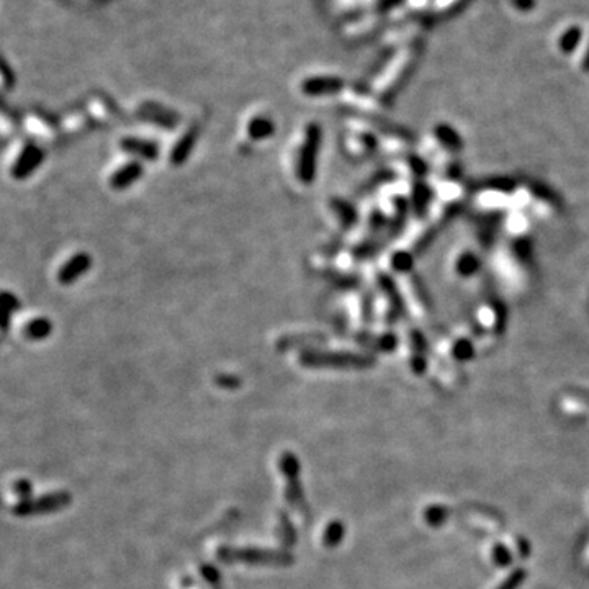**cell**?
Wrapping results in <instances>:
<instances>
[{"instance_id": "1", "label": "cell", "mask_w": 589, "mask_h": 589, "mask_svg": "<svg viewBox=\"0 0 589 589\" xmlns=\"http://www.w3.org/2000/svg\"><path fill=\"white\" fill-rule=\"evenodd\" d=\"M319 128L316 125H311L306 130L303 144L300 149L298 158V177L305 183H310L316 174V155L319 148Z\"/></svg>"}, {"instance_id": "2", "label": "cell", "mask_w": 589, "mask_h": 589, "mask_svg": "<svg viewBox=\"0 0 589 589\" xmlns=\"http://www.w3.org/2000/svg\"><path fill=\"white\" fill-rule=\"evenodd\" d=\"M43 160H45V151L35 143H28L25 148L22 149L15 164L12 165V175L18 180L30 177V175L43 164Z\"/></svg>"}, {"instance_id": "3", "label": "cell", "mask_w": 589, "mask_h": 589, "mask_svg": "<svg viewBox=\"0 0 589 589\" xmlns=\"http://www.w3.org/2000/svg\"><path fill=\"white\" fill-rule=\"evenodd\" d=\"M90 256L85 254V252H79V254L72 256L71 259L61 267L60 274H57V280H60L61 285L74 284L76 280H79L81 277L90 269Z\"/></svg>"}, {"instance_id": "4", "label": "cell", "mask_w": 589, "mask_h": 589, "mask_svg": "<svg viewBox=\"0 0 589 589\" xmlns=\"http://www.w3.org/2000/svg\"><path fill=\"white\" fill-rule=\"evenodd\" d=\"M340 87H342V81L338 79V77H310L308 81L301 84V90L306 95L319 97L335 94V92L340 90Z\"/></svg>"}, {"instance_id": "5", "label": "cell", "mask_w": 589, "mask_h": 589, "mask_svg": "<svg viewBox=\"0 0 589 589\" xmlns=\"http://www.w3.org/2000/svg\"><path fill=\"white\" fill-rule=\"evenodd\" d=\"M64 503V499H61L60 496H46L41 501H28L23 499L20 504L13 509V513L17 515H32V514H40V513H48V511L57 508Z\"/></svg>"}, {"instance_id": "6", "label": "cell", "mask_w": 589, "mask_h": 589, "mask_svg": "<svg viewBox=\"0 0 589 589\" xmlns=\"http://www.w3.org/2000/svg\"><path fill=\"white\" fill-rule=\"evenodd\" d=\"M141 174H143V169H141V165L138 162L126 164L111 175L110 185L115 190H123L126 187H130V185H133V182H136V180L141 177Z\"/></svg>"}, {"instance_id": "7", "label": "cell", "mask_w": 589, "mask_h": 589, "mask_svg": "<svg viewBox=\"0 0 589 589\" xmlns=\"http://www.w3.org/2000/svg\"><path fill=\"white\" fill-rule=\"evenodd\" d=\"M121 148H123L125 151H128V153L131 154H136V155H139V158H144L149 160L155 159V155L159 154V149L155 148L153 143L134 139V138H126L121 141Z\"/></svg>"}, {"instance_id": "8", "label": "cell", "mask_w": 589, "mask_h": 589, "mask_svg": "<svg viewBox=\"0 0 589 589\" xmlns=\"http://www.w3.org/2000/svg\"><path fill=\"white\" fill-rule=\"evenodd\" d=\"M23 333L32 340H43L53 333V323L48 318H35L25 324Z\"/></svg>"}, {"instance_id": "9", "label": "cell", "mask_w": 589, "mask_h": 589, "mask_svg": "<svg viewBox=\"0 0 589 589\" xmlns=\"http://www.w3.org/2000/svg\"><path fill=\"white\" fill-rule=\"evenodd\" d=\"M197 134H198L197 130H188V133L185 134L177 144H175L172 154H170V159H172L174 164H182L183 160L187 159V155L190 154V151H192V148H193Z\"/></svg>"}, {"instance_id": "10", "label": "cell", "mask_w": 589, "mask_h": 589, "mask_svg": "<svg viewBox=\"0 0 589 589\" xmlns=\"http://www.w3.org/2000/svg\"><path fill=\"white\" fill-rule=\"evenodd\" d=\"M272 133H274V123H272L267 116H256V118L247 125V134L254 141L269 138Z\"/></svg>"}, {"instance_id": "11", "label": "cell", "mask_w": 589, "mask_h": 589, "mask_svg": "<svg viewBox=\"0 0 589 589\" xmlns=\"http://www.w3.org/2000/svg\"><path fill=\"white\" fill-rule=\"evenodd\" d=\"M581 40H583L581 28H579L578 25L576 27H569L568 30L564 32L562 36H560L558 46L563 53H567V55H571V53L579 46Z\"/></svg>"}, {"instance_id": "12", "label": "cell", "mask_w": 589, "mask_h": 589, "mask_svg": "<svg viewBox=\"0 0 589 589\" xmlns=\"http://www.w3.org/2000/svg\"><path fill=\"white\" fill-rule=\"evenodd\" d=\"M20 300L17 298L15 295L11 293V291H0V310L7 311V313H15V311L20 310Z\"/></svg>"}, {"instance_id": "13", "label": "cell", "mask_w": 589, "mask_h": 589, "mask_svg": "<svg viewBox=\"0 0 589 589\" xmlns=\"http://www.w3.org/2000/svg\"><path fill=\"white\" fill-rule=\"evenodd\" d=\"M511 2H513V6L518 8L519 12H524V13H527L535 8V0H511Z\"/></svg>"}, {"instance_id": "14", "label": "cell", "mask_w": 589, "mask_h": 589, "mask_svg": "<svg viewBox=\"0 0 589 589\" xmlns=\"http://www.w3.org/2000/svg\"><path fill=\"white\" fill-rule=\"evenodd\" d=\"M11 319H12L11 313L0 310V331H2V333H7L8 328H11Z\"/></svg>"}, {"instance_id": "15", "label": "cell", "mask_w": 589, "mask_h": 589, "mask_svg": "<svg viewBox=\"0 0 589 589\" xmlns=\"http://www.w3.org/2000/svg\"><path fill=\"white\" fill-rule=\"evenodd\" d=\"M15 488H17L18 493H20L23 496V498L27 499V494L30 493V483H28V481H18Z\"/></svg>"}, {"instance_id": "16", "label": "cell", "mask_w": 589, "mask_h": 589, "mask_svg": "<svg viewBox=\"0 0 589 589\" xmlns=\"http://www.w3.org/2000/svg\"><path fill=\"white\" fill-rule=\"evenodd\" d=\"M583 66H584V69L589 71V45H588V50H586V56H584Z\"/></svg>"}, {"instance_id": "17", "label": "cell", "mask_w": 589, "mask_h": 589, "mask_svg": "<svg viewBox=\"0 0 589 589\" xmlns=\"http://www.w3.org/2000/svg\"><path fill=\"white\" fill-rule=\"evenodd\" d=\"M0 111H7V104L2 97H0Z\"/></svg>"}]
</instances>
